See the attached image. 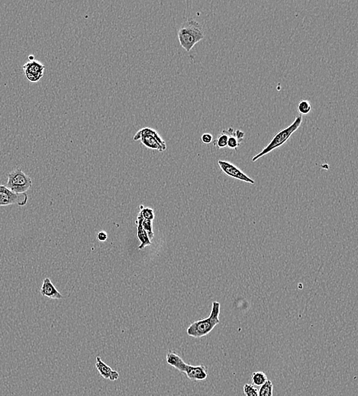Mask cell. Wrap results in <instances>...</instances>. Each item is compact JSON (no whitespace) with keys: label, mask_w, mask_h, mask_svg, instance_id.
Returning a JSON list of instances; mask_svg holds the SVG:
<instances>
[{"label":"cell","mask_w":358,"mask_h":396,"mask_svg":"<svg viewBox=\"0 0 358 396\" xmlns=\"http://www.w3.org/2000/svg\"><path fill=\"white\" fill-rule=\"evenodd\" d=\"M133 140H140L146 148L164 152L167 150V144L160 133L151 127H144L134 134Z\"/></svg>","instance_id":"cell-4"},{"label":"cell","mask_w":358,"mask_h":396,"mask_svg":"<svg viewBox=\"0 0 358 396\" xmlns=\"http://www.w3.org/2000/svg\"><path fill=\"white\" fill-rule=\"evenodd\" d=\"M95 368L99 372V375L106 380L116 381L119 380V376H120L119 372L112 370L109 365L104 363L101 356H98L95 358Z\"/></svg>","instance_id":"cell-9"},{"label":"cell","mask_w":358,"mask_h":396,"mask_svg":"<svg viewBox=\"0 0 358 396\" xmlns=\"http://www.w3.org/2000/svg\"><path fill=\"white\" fill-rule=\"evenodd\" d=\"M302 123H303V116L302 115H297L292 124L280 130V131L277 132L275 134L274 137L271 139L270 142L268 143V145H267V147L261 153H259L258 155L253 157L252 161H256L257 160L259 159L261 157H263L264 156L271 153L273 150L282 147L283 144H285L287 142L289 138L291 137L292 134L300 128Z\"/></svg>","instance_id":"cell-3"},{"label":"cell","mask_w":358,"mask_h":396,"mask_svg":"<svg viewBox=\"0 0 358 396\" xmlns=\"http://www.w3.org/2000/svg\"><path fill=\"white\" fill-rule=\"evenodd\" d=\"M240 143L241 142L236 138V137L234 136V134L231 137H229L228 139V144H227V147L229 149H232V150H238V147H239Z\"/></svg>","instance_id":"cell-21"},{"label":"cell","mask_w":358,"mask_h":396,"mask_svg":"<svg viewBox=\"0 0 358 396\" xmlns=\"http://www.w3.org/2000/svg\"><path fill=\"white\" fill-rule=\"evenodd\" d=\"M107 233L105 231H100L97 233V239L100 241H105L107 240Z\"/></svg>","instance_id":"cell-23"},{"label":"cell","mask_w":358,"mask_h":396,"mask_svg":"<svg viewBox=\"0 0 358 396\" xmlns=\"http://www.w3.org/2000/svg\"><path fill=\"white\" fill-rule=\"evenodd\" d=\"M220 308L221 305L219 302H213L209 317L192 323L186 330L187 335L196 338H202L209 335L213 328L218 324H220Z\"/></svg>","instance_id":"cell-2"},{"label":"cell","mask_w":358,"mask_h":396,"mask_svg":"<svg viewBox=\"0 0 358 396\" xmlns=\"http://www.w3.org/2000/svg\"><path fill=\"white\" fill-rule=\"evenodd\" d=\"M268 376L262 371L254 372L251 375L253 386H261L268 381Z\"/></svg>","instance_id":"cell-15"},{"label":"cell","mask_w":358,"mask_h":396,"mask_svg":"<svg viewBox=\"0 0 358 396\" xmlns=\"http://www.w3.org/2000/svg\"><path fill=\"white\" fill-rule=\"evenodd\" d=\"M260 387L261 388L258 390V396H273V386L271 381L268 380Z\"/></svg>","instance_id":"cell-16"},{"label":"cell","mask_w":358,"mask_h":396,"mask_svg":"<svg viewBox=\"0 0 358 396\" xmlns=\"http://www.w3.org/2000/svg\"><path fill=\"white\" fill-rule=\"evenodd\" d=\"M7 188L16 194L26 193L32 187V178L20 168H17L8 175Z\"/></svg>","instance_id":"cell-5"},{"label":"cell","mask_w":358,"mask_h":396,"mask_svg":"<svg viewBox=\"0 0 358 396\" xmlns=\"http://www.w3.org/2000/svg\"><path fill=\"white\" fill-rule=\"evenodd\" d=\"M201 140L205 144H209V143H211L213 141V135L211 133H203L202 135V137H201Z\"/></svg>","instance_id":"cell-22"},{"label":"cell","mask_w":358,"mask_h":396,"mask_svg":"<svg viewBox=\"0 0 358 396\" xmlns=\"http://www.w3.org/2000/svg\"><path fill=\"white\" fill-rule=\"evenodd\" d=\"M166 362L170 366H173L177 370H179V372L184 373L185 369H186V365L187 363L183 361V359L176 353V352H173V351H168L167 356H166Z\"/></svg>","instance_id":"cell-13"},{"label":"cell","mask_w":358,"mask_h":396,"mask_svg":"<svg viewBox=\"0 0 358 396\" xmlns=\"http://www.w3.org/2000/svg\"><path fill=\"white\" fill-rule=\"evenodd\" d=\"M144 219L141 217V215L139 213L137 216L135 223L137 225L136 228V235L139 241H141V245L138 247L139 249L141 250L145 248L146 246H150L151 245V239L147 236V233L142 227V221Z\"/></svg>","instance_id":"cell-12"},{"label":"cell","mask_w":358,"mask_h":396,"mask_svg":"<svg viewBox=\"0 0 358 396\" xmlns=\"http://www.w3.org/2000/svg\"><path fill=\"white\" fill-rule=\"evenodd\" d=\"M218 164L220 165L222 171L228 176H229L230 178L239 180V181L245 182V183L255 185V181L251 179L246 174H244L239 168H238L234 164L231 163L229 161H223V160H219Z\"/></svg>","instance_id":"cell-7"},{"label":"cell","mask_w":358,"mask_h":396,"mask_svg":"<svg viewBox=\"0 0 358 396\" xmlns=\"http://www.w3.org/2000/svg\"><path fill=\"white\" fill-rule=\"evenodd\" d=\"M234 129L231 127L223 130L220 136L213 141L215 147L217 149L226 148L227 144H228V139L234 134Z\"/></svg>","instance_id":"cell-14"},{"label":"cell","mask_w":358,"mask_h":396,"mask_svg":"<svg viewBox=\"0 0 358 396\" xmlns=\"http://www.w3.org/2000/svg\"><path fill=\"white\" fill-rule=\"evenodd\" d=\"M45 67L38 60L29 61L23 66L24 75L31 82H38L44 77Z\"/></svg>","instance_id":"cell-8"},{"label":"cell","mask_w":358,"mask_h":396,"mask_svg":"<svg viewBox=\"0 0 358 396\" xmlns=\"http://www.w3.org/2000/svg\"><path fill=\"white\" fill-rule=\"evenodd\" d=\"M40 293L42 296L51 299V300H61V299H63V296L61 293L56 289L54 285L52 283L51 280L47 277L43 280Z\"/></svg>","instance_id":"cell-11"},{"label":"cell","mask_w":358,"mask_h":396,"mask_svg":"<svg viewBox=\"0 0 358 396\" xmlns=\"http://www.w3.org/2000/svg\"><path fill=\"white\" fill-rule=\"evenodd\" d=\"M205 38L203 25L193 19H188L182 23L178 31V39L181 47L187 52Z\"/></svg>","instance_id":"cell-1"},{"label":"cell","mask_w":358,"mask_h":396,"mask_svg":"<svg viewBox=\"0 0 358 396\" xmlns=\"http://www.w3.org/2000/svg\"><path fill=\"white\" fill-rule=\"evenodd\" d=\"M243 390L245 396H258V390L252 384H244Z\"/></svg>","instance_id":"cell-19"},{"label":"cell","mask_w":358,"mask_h":396,"mask_svg":"<svg viewBox=\"0 0 358 396\" xmlns=\"http://www.w3.org/2000/svg\"><path fill=\"white\" fill-rule=\"evenodd\" d=\"M28 200L29 197L27 194H16L5 185H0V207L9 205L24 206L27 204Z\"/></svg>","instance_id":"cell-6"},{"label":"cell","mask_w":358,"mask_h":396,"mask_svg":"<svg viewBox=\"0 0 358 396\" xmlns=\"http://www.w3.org/2000/svg\"><path fill=\"white\" fill-rule=\"evenodd\" d=\"M140 209H141V212L139 213L141 215V217H143L144 220H151V221L154 220V212L153 209L149 208V207H144L142 205L140 206Z\"/></svg>","instance_id":"cell-18"},{"label":"cell","mask_w":358,"mask_h":396,"mask_svg":"<svg viewBox=\"0 0 358 396\" xmlns=\"http://www.w3.org/2000/svg\"><path fill=\"white\" fill-rule=\"evenodd\" d=\"M142 227L143 229L145 230L150 239L154 238V232H153V223L151 220H143Z\"/></svg>","instance_id":"cell-20"},{"label":"cell","mask_w":358,"mask_h":396,"mask_svg":"<svg viewBox=\"0 0 358 396\" xmlns=\"http://www.w3.org/2000/svg\"><path fill=\"white\" fill-rule=\"evenodd\" d=\"M184 373L192 381H203L208 376L207 370L203 365L195 366L187 364Z\"/></svg>","instance_id":"cell-10"},{"label":"cell","mask_w":358,"mask_h":396,"mask_svg":"<svg viewBox=\"0 0 358 396\" xmlns=\"http://www.w3.org/2000/svg\"><path fill=\"white\" fill-rule=\"evenodd\" d=\"M297 109L302 115H308L312 111L311 103L307 100H302L301 102H299Z\"/></svg>","instance_id":"cell-17"},{"label":"cell","mask_w":358,"mask_h":396,"mask_svg":"<svg viewBox=\"0 0 358 396\" xmlns=\"http://www.w3.org/2000/svg\"><path fill=\"white\" fill-rule=\"evenodd\" d=\"M234 136L236 137V138L239 140L240 142H241V140L244 138V132L241 131L240 130H237L236 131H234Z\"/></svg>","instance_id":"cell-24"}]
</instances>
